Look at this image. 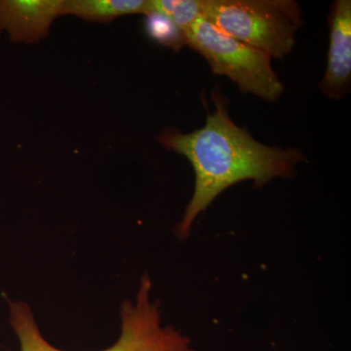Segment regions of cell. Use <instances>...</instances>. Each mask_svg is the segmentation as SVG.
<instances>
[{
    "mask_svg": "<svg viewBox=\"0 0 351 351\" xmlns=\"http://www.w3.org/2000/svg\"><path fill=\"white\" fill-rule=\"evenodd\" d=\"M204 0H149V14L168 18L182 32L203 17ZM145 15V16H147Z\"/></svg>",
    "mask_w": 351,
    "mask_h": 351,
    "instance_id": "cell-9",
    "label": "cell"
},
{
    "mask_svg": "<svg viewBox=\"0 0 351 351\" xmlns=\"http://www.w3.org/2000/svg\"><path fill=\"white\" fill-rule=\"evenodd\" d=\"M330 46L327 69L321 90L329 98H343L351 77V1L337 0L332 4Z\"/></svg>",
    "mask_w": 351,
    "mask_h": 351,
    "instance_id": "cell-6",
    "label": "cell"
},
{
    "mask_svg": "<svg viewBox=\"0 0 351 351\" xmlns=\"http://www.w3.org/2000/svg\"><path fill=\"white\" fill-rule=\"evenodd\" d=\"M152 289L151 278L143 276L135 300L121 304L119 339L100 351H197L188 336L173 326H164Z\"/></svg>",
    "mask_w": 351,
    "mask_h": 351,
    "instance_id": "cell-4",
    "label": "cell"
},
{
    "mask_svg": "<svg viewBox=\"0 0 351 351\" xmlns=\"http://www.w3.org/2000/svg\"><path fill=\"white\" fill-rule=\"evenodd\" d=\"M145 29L157 43L178 50L184 43V34L168 18L158 14H149Z\"/></svg>",
    "mask_w": 351,
    "mask_h": 351,
    "instance_id": "cell-10",
    "label": "cell"
},
{
    "mask_svg": "<svg viewBox=\"0 0 351 351\" xmlns=\"http://www.w3.org/2000/svg\"><path fill=\"white\" fill-rule=\"evenodd\" d=\"M203 17L219 31L283 59L293 50L302 22L293 0H204Z\"/></svg>",
    "mask_w": 351,
    "mask_h": 351,
    "instance_id": "cell-2",
    "label": "cell"
},
{
    "mask_svg": "<svg viewBox=\"0 0 351 351\" xmlns=\"http://www.w3.org/2000/svg\"><path fill=\"white\" fill-rule=\"evenodd\" d=\"M8 304L11 327L19 339L21 351H60L43 338L25 302L9 301Z\"/></svg>",
    "mask_w": 351,
    "mask_h": 351,
    "instance_id": "cell-8",
    "label": "cell"
},
{
    "mask_svg": "<svg viewBox=\"0 0 351 351\" xmlns=\"http://www.w3.org/2000/svg\"><path fill=\"white\" fill-rule=\"evenodd\" d=\"M216 110L202 128L184 134L163 131L159 142L189 159L195 173L193 197L176 228L178 239L191 234L196 218L226 189L242 181L263 186L276 178H289L302 159L299 149L261 144L228 115L223 97L213 94Z\"/></svg>",
    "mask_w": 351,
    "mask_h": 351,
    "instance_id": "cell-1",
    "label": "cell"
},
{
    "mask_svg": "<svg viewBox=\"0 0 351 351\" xmlns=\"http://www.w3.org/2000/svg\"><path fill=\"white\" fill-rule=\"evenodd\" d=\"M149 12V0H64L62 15L108 23L120 16Z\"/></svg>",
    "mask_w": 351,
    "mask_h": 351,
    "instance_id": "cell-7",
    "label": "cell"
},
{
    "mask_svg": "<svg viewBox=\"0 0 351 351\" xmlns=\"http://www.w3.org/2000/svg\"><path fill=\"white\" fill-rule=\"evenodd\" d=\"M64 0H0V34L13 43H38L47 38L54 20L62 16Z\"/></svg>",
    "mask_w": 351,
    "mask_h": 351,
    "instance_id": "cell-5",
    "label": "cell"
},
{
    "mask_svg": "<svg viewBox=\"0 0 351 351\" xmlns=\"http://www.w3.org/2000/svg\"><path fill=\"white\" fill-rule=\"evenodd\" d=\"M182 34L184 43L206 59L215 75L228 76L243 93L269 101L280 98L284 86L267 53L223 34L204 17Z\"/></svg>",
    "mask_w": 351,
    "mask_h": 351,
    "instance_id": "cell-3",
    "label": "cell"
}]
</instances>
